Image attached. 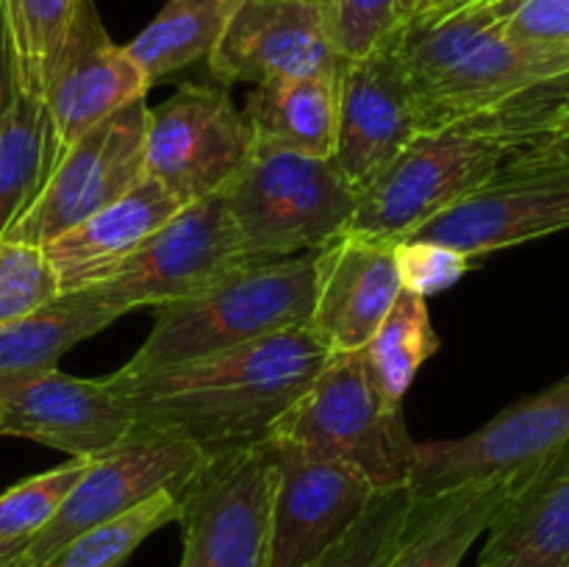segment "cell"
Instances as JSON below:
<instances>
[{"label":"cell","instance_id":"obj_1","mask_svg":"<svg viewBox=\"0 0 569 567\" xmlns=\"http://www.w3.org/2000/svg\"><path fill=\"white\" fill-rule=\"evenodd\" d=\"M515 6L476 0L398 28L420 133H487L515 156L569 109V48L506 37Z\"/></svg>","mask_w":569,"mask_h":567},{"label":"cell","instance_id":"obj_2","mask_svg":"<svg viewBox=\"0 0 569 567\" xmlns=\"http://www.w3.org/2000/svg\"><path fill=\"white\" fill-rule=\"evenodd\" d=\"M328 356L300 326L164 370H117L106 384L126 400L133 420L181 431L214 459L270 442Z\"/></svg>","mask_w":569,"mask_h":567},{"label":"cell","instance_id":"obj_3","mask_svg":"<svg viewBox=\"0 0 569 567\" xmlns=\"http://www.w3.org/2000/svg\"><path fill=\"white\" fill-rule=\"evenodd\" d=\"M311 306L315 253L244 265L192 298L153 309L148 339L120 370H164L292 331L309 322Z\"/></svg>","mask_w":569,"mask_h":567},{"label":"cell","instance_id":"obj_4","mask_svg":"<svg viewBox=\"0 0 569 567\" xmlns=\"http://www.w3.org/2000/svg\"><path fill=\"white\" fill-rule=\"evenodd\" d=\"M222 198L253 261L326 248L348 231L359 203V192L331 156L264 148H250Z\"/></svg>","mask_w":569,"mask_h":567},{"label":"cell","instance_id":"obj_5","mask_svg":"<svg viewBox=\"0 0 569 567\" xmlns=\"http://www.w3.org/2000/svg\"><path fill=\"white\" fill-rule=\"evenodd\" d=\"M272 439H289L356 467L378 493L406 487L417 454L403 400L383 389L365 350L328 356Z\"/></svg>","mask_w":569,"mask_h":567},{"label":"cell","instance_id":"obj_6","mask_svg":"<svg viewBox=\"0 0 569 567\" xmlns=\"http://www.w3.org/2000/svg\"><path fill=\"white\" fill-rule=\"evenodd\" d=\"M511 148L487 133L422 131L359 192L348 231L398 245L492 181Z\"/></svg>","mask_w":569,"mask_h":567},{"label":"cell","instance_id":"obj_7","mask_svg":"<svg viewBox=\"0 0 569 567\" xmlns=\"http://www.w3.org/2000/svg\"><path fill=\"white\" fill-rule=\"evenodd\" d=\"M244 265L256 261L244 250L226 198L217 192L183 206L103 284L64 298L122 317L192 298Z\"/></svg>","mask_w":569,"mask_h":567},{"label":"cell","instance_id":"obj_8","mask_svg":"<svg viewBox=\"0 0 569 567\" xmlns=\"http://www.w3.org/2000/svg\"><path fill=\"white\" fill-rule=\"evenodd\" d=\"M206 461L209 456L181 431L137 422L120 445L89 459L53 520L26 543L20 565L44 567L78 534L128 515L159 493H181Z\"/></svg>","mask_w":569,"mask_h":567},{"label":"cell","instance_id":"obj_9","mask_svg":"<svg viewBox=\"0 0 569 567\" xmlns=\"http://www.w3.org/2000/svg\"><path fill=\"white\" fill-rule=\"evenodd\" d=\"M272 442L214 456L181 489V567H267Z\"/></svg>","mask_w":569,"mask_h":567},{"label":"cell","instance_id":"obj_10","mask_svg":"<svg viewBox=\"0 0 569 567\" xmlns=\"http://www.w3.org/2000/svg\"><path fill=\"white\" fill-rule=\"evenodd\" d=\"M250 156L242 109L222 83H181L148 109L144 176L183 206L222 192Z\"/></svg>","mask_w":569,"mask_h":567},{"label":"cell","instance_id":"obj_11","mask_svg":"<svg viewBox=\"0 0 569 567\" xmlns=\"http://www.w3.org/2000/svg\"><path fill=\"white\" fill-rule=\"evenodd\" d=\"M148 109L144 98L133 100L83 133L3 237L42 248L137 187L144 178Z\"/></svg>","mask_w":569,"mask_h":567},{"label":"cell","instance_id":"obj_12","mask_svg":"<svg viewBox=\"0 0 569 567\" xmlns=\"http://www.w3.org/2000/svg\"><path fill=\"white\" fill-rule=\"evenodd\" d=\"M267 567H309L359 523L378 489L356 467L289 439H270Z\"/></svg>","mask_w":569,"mask_h":567},{"label":"cell","instance_id":"obj_13","mask_svg":"<svg viewBox=\"0 0 569 567\" xmlns=\"http://www.w3.org/2000/svg\"><path fill=\"white\" fill-rule=\"evenodd\" d=\"M569 442V372L561 381L483 422L461 439L417 442L406 487L411 495H433L478 478L526 472Z\"/></svg>","mask_w":569,"mask_h":567},{"label":"cell","instance_id":"obj_14","mask_svg":"<svg viewBox=\"0 0 569 567\" xmlns=\"http://www.w3.org/2000/svg\"><path fill=\"white\" fill-rule=\"evenodd\" d=\"M148 92L150 81L126 44L111 42L92 3L61 50L42 94V181L83 133Z\"/></svg>","mask_w":569,"mask_h":567},{"label":"cell","instance_id":"obj_15","mask_svg":"<svg viewBox=\"0 0 569 567\" xmlns=\"http://www.w3.org/2000/svg\"><path fill=\"white\" fill-rule=\"evenodd\" d=\"M567 228V167L517 170L503 165L492 181L417 228L409 239L448 245L476 261L495 250L550 237Z\"/></svg>","mask_w":569,"mask_h":567},{"label":"cell","instance_id":"obj_16","mask_svg":"<svg viewBox=\"0 0 569 567\" xmlns=\"http://www.w3.org/2000/svg\"><path fill=\"white\" fill-rule=\"evenodd\" d=\"M417 133L415 98L395 31L370 53L345 61L331 159L361 192Z\"/></svg>","mask_w":569,"mask_h":567},{"label":"cell","instance_id":"obj_17","mask_svg":"<svg viewBox=\"0 0 569 567\" xmlns=\"http://www.w3.org/2000/svg\"><path fill=\"white\" fill-rule=\"evenodd\" d=\"M131 409L106 378L56 370L0 381V434L94 459L133 431Z\"/></svg>","mask_w":569,"mask_h":567},{"label":"cell","instance_id":"obj_18","mask_svg":"<svg viewBox=\"0 0 569 567\" xmlns=\"http://www.w3.org/2000/svg\"><path fill=\"white\" fill-rule=\"evenodd\" d=\"M214 83L272 78H339L345 59L311 0H242L206 59Z\"/></svg>","mask_w":569,"mask_h":567},{"label":"cell","instance_id":"obj_19","mask_svg":"<svg viewBox=\"0 0 569 567\" xmlns=\"http://www.w3.org/2000/svg\"><path fill=\"white\" fill-rule=\"evenodd\" d=\"M400 289L395 245L339 233L315 250V306L306 328L331 356L365 350Z\"/></svg>","mask_w":569,"mask_h":567},{"label":"cell","instance_id":"obj_20","mask_svg":"<svg viewBox=\"0 0 569 567\" xmlns=\"http://www.w3.org/2000/svg\"><path fill=\"white\" fill-rule=\"evenodd\" d=\"M181 209L183 203L176 195L144 176L120 200L42 245L59 284V298L92 289L114 276L128 256L137 253L144 239Z\"/></svg>","mask_w":569,"mask_h":567},{"label":"cell","instance_id":"obj_21","mask_svg":"<svg viewBox=\"0 0 569 567\" xmlns=\"http://www.w3.org/2000/svg\"><path fill=\"white\" fill-rule=\"evenodd\" d=\"M478 567H569V442L500 506Z\"/></svg>","mask_w":569,"mask_h":567},{"label":"cell","instance_id":"obj_22","mask_svg":"<svg viewBox=\"0 0 569 567\" xmlns=\"http://www.w3.org/2000/svg\"><path fill=\"white\" fill-rule=\"evenodd\" d=\"M528 472L478 478L411 498L387 567H459Z\"/></svg>","mask_w":569,"mask_h":567},{"label":"cell","instance_id":"obj_23","mask_svg":"<svg viewBox=\"0 0 569 567\" xmlns=\"http://www.w3.org/2000/svg\"><path fill=\"white\" fill-rule=\"evenodd\" d=\"M339 78H272L244 100L250 148L333 156Z\"/></svg>","mask_w":569,"mask_h":567},{"label":"cell","instance_id":"obj_24","mask_svg":"<svg viewBox=\"0 0 569 567\" xmlns=\"http://www.w3.org/2000/svg\"><path fill=\"white\" fill-rule=\"evenodd\" d=\"M242 0H164L159 14L126 44L144 78H161L206 61Z\"/></svg>","mask_w":569,"mask_h":567},{"label":"cell","instance_id":"obj_25","mask_svg":"<svg viewBox=\"0 0 569 567\" xmlns=\"http://www.w3.org/2000/svg\"><path fill=\"white\" fill-rule=\"evenodd\" d=\"M94 0H0L17 94L42 103L61 50Z\"/></svg>","mask_w":569,"mask_h":567},{"label":"cell","instance_id":"obj_26","mask_svg":"<svg viewBox=\"0 0 569 567\" xmlns=\"http://www.w3.org/2000/svg\"><path fill=\"white\" fill-rule=\"evenodd\" d=\"M114 320L109 311L59 298L22 320L0 326V381L56 370L67 350Z\"/></svg>","mask_w":569,"mask_h":567},{"label":"cell","instance_id":"obj_27","mask_svg":"<svg viewBox=\"0 0 569 567\" xmlns=\"http://www.w3.org/2000/svg\"><path fill=\"white\" fill-rule=\"evenodd\" d=\"M442 348V339L433 331L426 298L409 289H400L392 309L383 317L378 331L367 342L365 356L372 372L392 398L403 400L420 367Z\"/></svg>","mask_w":569,"mask_h":567},{"label":"cell","instance_id":"obj_28","mask_svg":"<svg viewBox=\"0 0 569 567\" xmlns=\"http://www.w3.org/2000/svg\"><path fill=\"white\" fill-rule=\"evenodd\" d=\"M42 148V103L17 94L0 120V237L39 192Z\"/></svg>","mask_w":569,"mask_h":567},{"label":"cell","instance_id":"obj_29","mask_svg":"<svg viewBox=\"0 0 569 567\" xmlns=\"http://www.w3.org/2000/svg\"><path fill=\"white\" fill-rule=\"evenodd\" d=\"M178 495L181 493H159L128 515L78 534L44 567H122L150 534L167 523H178Z\"/></svg>","mask_w":569,"mask_h":567},{"label":"cell","instance_id":"obj_30","mask_svg":"<svg viewBox=\"0 0 569 567\" xmlns=\"http://www.w3.org/2000/svg\"><path fill=\"white\" fill-rule=\"evenodd\" d=\"M411 498L409 487L378 493L359 523L309 567H387Z\"/></svg>","mask_w":569,"mask_h":567},{"label":"cell","instance_id":"obj_31","mask_svg":"<svg viewBox=\"0 0 569 567\" xmlns=\"http://www.w3.org/2000/svg\"><path fill=\"white\" fill-rule=\"evenodd\" d=\"M89 459H70L48 472L22 478L0 495V539L28 543L56 517L59 506L87 470Z\"/></svg>","mask_w":569,"mask_h":567},{"label":"cell","instance_id":"obj_32","mask_svg":"<svg viewBox=\"0 0 569 567\" xmlns=\"http://www.w3.org/2000/svg\"><path fill=\"white\" fill-rule=\"evenodd\" d=\"M59 300L53 267L39 245L0 237V326Z\"/></svg>","mask_w":569,"mask_h":567},{"label":"cell","instance_id":"obj_33","mask_svg":"<svg viewBox=\"0 0 569 567\" xmlns=\"http://www.w3.org/2000/svg\"><path fill=\"white\" fill-rule=\"evenodd\" d=\"M345 61L359 59L398 31L395 0H311Z\"/></svg>","mask_w":569,"mask_h":567},{"label":"cell","instance_id":"obj_34","mask_svg":"<svg viewBox=\"0 0 569 567\" xmlns=\"http://www.w3.org/2000/svg\"><path fill=\"white\" fill-rule=\"evenodd\" d=\"M395 265H398L400 287L428 298V295H439L456 287L472 267V259L448 245L428 242V239H403L395 245Z\"/></svg>","mask_w":569,"mask_h":567},{"label":"cell","instance_id":"obj_35","mask_svg":"<svg viewBox=\"0 0 569 567\" xmlns=\"http://www.w3.org/2000/svg\"><path fill=\"white\" fill-rule=\"evenodd\" d=\"M503 33L515 42L569 48V0H517Z\"/></svg>","mask_w":569,"mask_h":567},{"label":"cell","instance_id":"obj_36","mask_svg":"<svg viewBox=\"0 0 569 567\" xmlns=\"http://www.w3.org/2000/svg\"><path fill=\"white\" fill-rule=\"evenodd\" d=\"M506 167L517 170H542V167H567L569 170V109L561 111L533 142L517 150Z\"/></svg>","mask_w":569,"mask_h":567},{"label":"cell","instance_id":"obj_37","mask_svg":"<svg viewBox=\"0 0 569 567\" xmlns=\"http://www.w3.org/2000/svg\"><path fill=\"white\" fill-rule=\"evenodd\" d=\"M17 98V83H14V67H11V50L9 37H6L3 14H0V120L9 111V106Z\"/></svg>","mask_w":569,"mask_h":567},{"label":"cell","instance_id":"obj_38","mask_svg":"<svg viewBox=\"0 0 569 567\" xmlns=\"http://www.w3.org/2000/svg\"><path fill=\"white\" fill-rule=\"evenodd\" d=\"M428 0H395V22H398V28L409 26L411 20H417V17L426 11Z\"/></svg>","mask_w":569,"mask_h":567},{"label":"cell","instance_id":"obj_39","mask_svg":"<svg viewBox=\"0 0 569 567\" xmlns=\"http://www.w3.org/2000/svg\"><path fill=\"white\" fill-rule=\"evenodd\" d=\"M467 3H476V0H428L426 11H422L417 20H426V17H442V14H450V11L461 9V6ZM415 22V20H411Z\"/></svg>","mask_w":569,"mask_h":567},{"label":"cell","instance_id":"obj_40","mask_svg":"<svg viewBox=\"0 0 569 567\" xmlns=\"http://www.w3.org/2000/svg\"><path fill=\"white\" fill-rule=\"evenodd\" d=\"M22 548H26V543H6V539H0V567H9L22 554Z\"/></svg>","mask_w":569,"mask_h":567},{"label":"cell","instance_id":"obj_41","mask_svg":"<svg viewBox=\"0 0 569 567\" xmlns=\"http://www.w3.org/2000/svg\"><path fill=\"white\" fill-rule=\"evenodd\" d=\"M9 567H22V565H20V556H17V559H14V561H11V565H9Z\"/></svg>","mask_w":569,"mask_h":567},{"label":"cell","instance_id":"obj_42","mask_svg":"<svg viewBox=\"0 0 569 567\" xmlns=\"http://www.w3.org/2000/svg\"><path fill=\"white\" fill-rule=\"evenodd\" d=\"M500 3H517V0H500Z\"/></svg>","mask_w":569,"mask_h":567}]
</instances>
